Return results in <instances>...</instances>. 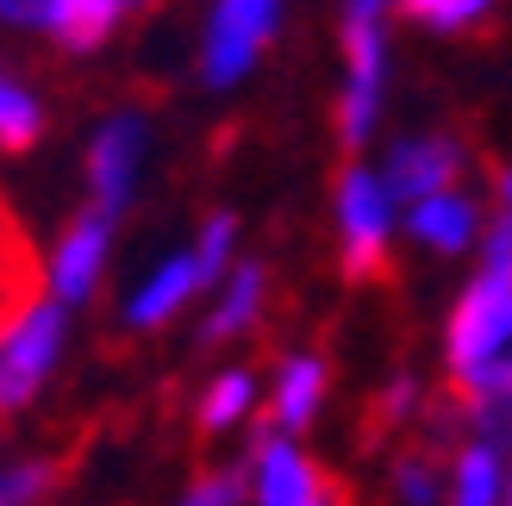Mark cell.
<instances>
[{
	"instance_id": "18",
	"label": "cell",
	"mask_w": 512,
	"mask_h": 506,
	"mask_svg": "<svg viewBox=\"0 0 512 506\" xmlns=\"http://www.w3.org/2000/svg\"><path fill=\"white\" fill-rule=\"evenodd\" d=\"M57 463H32V469H19V475H7V482H0V506H32L50 482H57Z\"/></svg>"
},
{
	"instance_id": "10",
	"label": "cell",
	"mask_w": 512,
	"mask_h": 506,
	"mask_svg": "<svg viewBox=\"0 0 512 506\" xmlns=\"http://www.w3.org/2000/svg\"><path fill=\"white\" fill-rule=\"evenodd\" d=\"M207 282V269H200V257H182V263H169L157 282H150L144 294H138V307H132V319L138 325H157V319H169L175 307H182V300Z\"/></svg>"
},
{
	"instance_id": "4",
	"label": "cell",
	"mask_w": 512,
	"mask_h": 506,
	"mask_svg": "<svg viewBox=\"0 0 512 506\" xmlns=\"http://www.w3.org/2000/svg\"><path fill=\"white\" fill-rule=\"evenodd\" d=\"M275 32V0H225L219 19H213V38H207V82L225 88L250 69V57L269 44Z\"/></svg>"
},
{
	"instance_id": "7",
	"label": "cell",
	"mask_w": 512,
	"mask_h": 506,
	"mask_svg": "<svg viewBox=\"0 0 512 506\" xmlns=\"http://www.w3.org/2000/svg\"><path fill=\"white\" fill-rule=\"evenodd\" d=\"M456 144L444 138H419V144H400L394 150V163H388V188L400 200H431V194H444L450 188V175H456Z\"/></svg>"
},
{
	"instance_id": "23",
	"label": "cell",
	"mask_w": 512,
	"mask_h": 506,
	"mask_svg": "<svg viewBox=\"0 0 512 506\" xmlns=\"http://www.w3.org/2000/svg\"><path fill=\"white\" fill-rule=\"evenodd\" d=\"M488 257H494V275H512V213L494 225V238H488Z\"/></svg>"
},
{
	"instance_id": "1",
	"label": "cell",
	"mask_w": 512,
	"mask_h": 506,
	"mask_svg": "<svg viewBox=\"0 0 512 506\" xmlns=\"http://www.w3.org/2000/svg\"><path fill=\"white\" fill-rule=\"evenodd\" d=\"M506 338H512V275H488L463 294V307L450 319V375H481Z\"/></svg>"
},
{
	"instance_id": "20",
	"label": "cell",
	"mask_w": 512,
	"mask_h": 506,
	"mask_svg": "<svg viewBox=\"0 0 512 506\" xmlns=\"http://www.w3.org/2000/svg\"><path fill=\"white\" fill-rule=\"evenodd\" d=\"M238 494H244V475L232 469V475H207L182 506H238Z\"/></svg>"
},
{
	"instance_id": "12",
	"label": "cell",
	"mask_w": 512,
	"mask_h": 506,
	"mask_svg": "<svg viewBox=\"0 0 512 506\" xmlns=\"http://www.w3.org/2000/svg\"><path fill=\"white\" fill-rule=\"evenodd\" d=\"M413 232L425 238V244H438V250H456L469 238V207L456 194H431L425 207L413 213Z\"/></svg>"
},
{
	"instance_id": "26",
	"label": "cell",
	"mask_w": 512,
	"mask_h": 506,
	"mask_svg": "<svg viewBox=\"0 0 512 506\" xmlns=\"http://www.w3.org/2000/svg\"><path fill=\"white\" fill-rule=\"evenodd\" d=\"M150 7H157V0H125V13H150Z\"/></svg>"
},
{
	"instance_id": "9",
	"label": "cell",
	"mask_w": 512,
	"mask_h": 506,
	"mask_svg": "<svg viewBox=\"0 0 512 506\" xmlns=\"http://www.w3.org/2000/svg\"><path fill=\"white\" fill-rule=\"evenodd\" d=\"M125 0H57L50 13V32H57L69 50H100L113 38V19H119Z\"/></svg>"
},
{
	"instance_id": "16",
	"label": "cell",
	"mask_w": 512,
	"mask_h": 506,
	"mask_svg": "<svg viewBox=\"0 0 512 506\" xmlns=\"http://www.w3.org/2000/svg\"><path fill=\"white\" fill-rule=\"evenodd\" d=\"M456 506H494V450H469L456 469Z\"/></svg>"
},
{
	"instance_id": "22",
	"label": "cell",
	"mask_w": 512,
	"mask_h": 506,
	"mask_svg": "<svg viewBox=\"0 0 512 506\" xmlns=\"http://www.w3.org/2000/svg\"><path fill=\"white\" fill-rule=\"evenodd\" d=\"M50 13H57V0H0V19L13 25H50Z\"/></svg>"
},
{
	"instance_id": "13",
	"label": "cell",
	"mask_w": 512,
	"mask_h": 506,
	"mask_svg": "<svg viewBox=\"0 0 512 506\" xmlns=\"http://www.w3.org/2000/svg\"><path fill=\"white\" fill-rule=\"evenodd\" d=\"M319 388H325V369L313 357H300L288 375H281V400H275V419L281 425H306V413L319 407Z\"/></svg>"
},
{
	"instance_id": "2",
	"label": "cell",
	"mask_w": 512,
	"mask_h": 506,
	"mask_svg": "<svg viewBox=\"0 0 512 506\" xmlns=\"http://www.w3.org/2000/svg\"><path fill=\"white\" fill-rule=\"evenodd\" d=\"M57 344H63V307H44L38 300V307L7 332V344H0V419L19 413L25 400L38 394Z\"/></svg>"
},
{
	"instance_id": "17",
	"label": "cell",
	"mask_w": 512,
	"mask_h": 506,
	"mask_svg": "<svg viewBox=\"0 0 512 506\" xmlns=\"http://www.w3.org/2000/svg\"><path fill=\"white\" fill-rule=\"evenodd\" d=\"M244 400H250V382H244V375H219L213 394H207V407H200V425H207V432L232 425V419L244 413Z\"/></svg>"
},
{
	"instance_id": "8",
	"label": "cell",
	"mask_w": 512,
	"mask_h": 506,
	"mask_svg": "<svg viewBox=\"0 0 512 506\" xmlns=\"http://www.w3.org/2000/svg\"><path fill=\"white\" fill-rule=\"evenodd\" d=\"M132 163H138V119H113L94 144V200L100 207H119L125 182H132Z\"/></svg>"
},
{
	"instance_id": "11",
	"label": "cell",
	"mask_w": 512,
	"mask_h": 506,
	"mask_svg": "<svg viewBox=\"0 0 512 506\" xmlns=\"http://www.w3.org/2000/svg\"><path fill=\"white\" fill-rule=\"evenodd\" d=\"M313 488H319V475L306 469L294 450H281V444L263 450V506H300Z\"/></svg>"
},
{
	"instance_id": "14",
	"label": "cell",
	"mask_w": 512,
	"mask_h": 506,
	"mask_svg": "<svg viewBox=\"0 0 512 506\" xmlns=\"http://www.w3.org/2000/svg\"><path fill=\"white\" fill-rule=\"evenodd\" d=\"M256 300H263V269H238V282H232V294H225V307L207 319V338H232V332H244L250 313H256Z\"/></svg>"
},
{
	"instance_id": "24",
	"label": "cell",
	"mask_w": 512,
	"mask_h": 506,
	"mask_svg": "<svg viewBox=\"0 0 512 506\" xmlns=\"http://www.w3.org/2000/svg\"><path fill=\"white\" fill-rule=\"evenodd\" d=\"M400 488H406V494H413V500H431V469H425V457L400 469Z\"/></svg>"
},
{
	"instance_id": "27",
	"label": "cell",
	"mask_w": 512,
	"mask_h": 506,
	"mask_svg": "<svg viewBox=\"0 0 512 506\" xmlns=\"http://www.w3.org/2000/svg\"><path fill=\"white\" fill-rule=\"evenodd\" d=\"M506 194H512V175H506Z\"/></svg>"
},
{
	"instance_id": "5",
	"label": "cell",
	"mask_w": 512,
	"mask_h": 506,
	"mask_svg": "<svg viewBox=\"0 0 512 506\" xmlns=\"http://www.w3.org/2000/svg\"><path fill=\"white\" fill-rule=\"evenodd\" d=\"M344 50H350L344 144H363L369 119H375V82H381V38H375V13H350V25H344Z\"/></svg>"
},
{
	"instance_id": "15",
	"label": "cell",
	"mask_w": 512,
	"mask_h": 506,
	"mask_svg": "<svg viewBox=\"0 0 512 506\" xmlns=\"http://www.w3.org/2000/svg\"><path fill=\"white\" fill-rule=\"evenodd\" d=\"M32 138H38V107L19 88L0 82V150H25Z\"/></svg>"
},
{
	"instance_id": "6",
	"label": "cell",
	"mask_w": 512,
	"mask_h": 506,
	"mask_svg": "<svg viewBox=\"0 0 512 506\" xmlns=\"http://www.w3.org/2000/svg\"><path fill=\"white\" fill-rule=\"evenodd\" d=\"M107 225H113V207L94 200V207L63 232V244H57V294L63 300H82L94 288V269L107 257Z\"/></svg>"
},
{
	"instance_id": "21",
	"label": "cell",
	"mask_w": 512,
	"mask_h": 506,
	"mask_svg": "<svg viewBox=\"0 0 512 506\" xmlns=\"http://www.w3.org/2000/svg\"><path fill=\"white\" fill-rule=\"evenodd\" d=\"M225 250H232V219H213V225H207V238H200V269H207V282L219 275Z\"/></svg>"
},
{
	"instance_id": "3",
	"label": "cell",
	"mask_w": 512,
	"mask_h": 506,
	"mask_svg": "<svg viewBox=\"0 0 512 506\" xmlns=\"http://www.w3.org/2000/svg\"><path fill=\"white\" fill-rule=\"evenodd\" d=\"M344 269L356 282L388 275V194L363 169L344 175Z\"/></svg>"
},
{
	"instance_id": "25",
	"label": "cell",
	"mask_w": 512,
	"mask_h": 506,
	"mask_svg": "<svg viewBox=\"0 0 512 506\" xmlns=\"http://www.w3.org/2000/svg\"><path fill=\"white\" fill-rule=\"evenodd\" d=\"M350 13H381V0H350Z\"/></svg>"
},
{
	"instance_id": "19",
	"label": "cell",
	"mask_w": 512,
	"mask_h": 506,
	"mask_svg": "<svg viewBox=\"0 0 512 506\" xmlns=\"http://www.w3.org/2000/svg\"><path fill=\"white\" fill-rule=\"evenodd\" d=\"M413 19H425V25H463V19H475L488 0H400Z\"/></svg>"
}]
</instances>
